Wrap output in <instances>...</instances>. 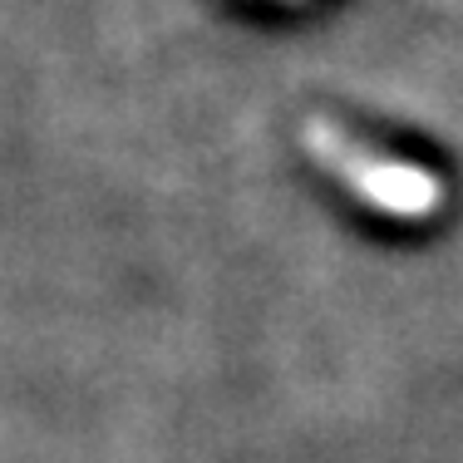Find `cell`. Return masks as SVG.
<instances>
[{
    "mask_svg": "<svg viewBox=\"0 0 463 463\" xmlns=\"http://www.w3.org/2000/svg\"><path fill=\"white\" fill-rule=\"evenodd\" d=\"M301 143L326 173H335V178L360 197V203L380 207V213H390V217L419 222V217L439 213V203H444V187H439V178L429 168L380 158L374 148L355 143L340 124H330V118H306Z\"/></svg>",
    "mask_w": 463,
    "mask_h": 463,
    "instance_id": "cell-1",
    "label": "cell"
}]
</instances>
